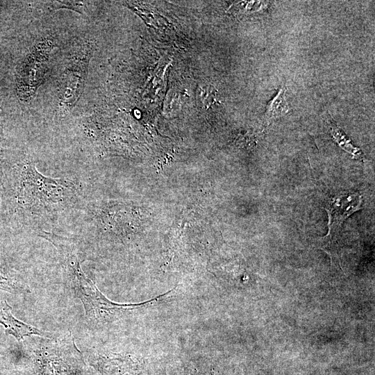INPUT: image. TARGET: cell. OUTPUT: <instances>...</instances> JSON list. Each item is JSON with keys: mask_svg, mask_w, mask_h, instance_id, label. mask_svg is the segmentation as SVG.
<instances>
[{"mask_svg": "<svg viewBox=\"0 0 375 375\" xmlns=\"http://www.w3.org/2000/svg\"><path fill=\"white\" fill-rule=\"evenodd\" d=\"M362 203V195L358 192H343L333 197L325 207L328 218L327 237L338 231L352 213L360 210Z\"/></svg>", "mask_w": 375, "mask_h": 375, "instance_id": "obj_5", "label": "cell"}, {"mask_svg": "<svg viewBox=\"0 0 375 375\" xmlns=\"http://www.w3.org/2000/svg\"><path fill=\"white\" fill-rule=\"evenodd\" d=\"M3 153L1 131L0 129V190L3 185Z\"/></svg>", "mask_w": 375, "mask_h": 375, "instance_id": "obj_12", "label": "cell"}, {"mask_svg": "<svg viewBox=\"0 0 375 375\" xmlns=\"http://www.w3.org/2000/svg\"><path fill=\"white\" fill-rule=\"evenodd\" d=\"M198 94L200 101L206 108L216 101V91L210 85H203L199 86Z\"/></svg>", "mask_w": 375, "mask_h": 375, "instance_id": "obj_9", "label": "cell"}, {"mask_svg": "<svg viewBox=\"0 0 375 375\" xmlns=\"http://www.w3.org/2000/svg\"><path fill=\"white\" fill-rule=\"evenodd\" d=\"M91 52V46H85L71 60L62 76L59 99L65 108L72 109L83 92Z\"/></svg>", "mask_w": 375, "mask_h": 375, "instance_id": "obj_4", "label": "cell"}, {"mask_svg": "<svg viewBox=\"0 0 375 375\" xmlns=\"http://www.w3.org/2000/svg\"><path fill=\"white\" fill-rule=\"evenodd\" d=\"M15 197L24 217L36 225L53 221L78 201L73 182L44 176L33 161L25 162L17 169Z\"/></svg>", "mask_w": 375, "mask_h": 375, "instance_id": "obj_1", "label": "cell"}, {"mask_svg": "<svg viewBox=\"0 0 375 375\" xmlns=\"http://www.w3.org/2000/svg\"><path fill=\"white\" fill-rule=\"evenodd\" d=\"M0 290L19 294L29 292V288L20 276L0 260Z\"/></svg>", "mask_w": 375, "mask_h": 375, "instance_id": "obj_7", "label": "cell"}, {"mask_svg": "<svg viewBox=\"0 0 375 375\" xmlns=\"http://www.w3.org/2000/svg\"><path fill=\"white\" fill-rule=\"evenodd\" d=\"M51 3V8L55 9L58 8H67L73 10L74 11L83 13V4L76 1H53Z\"/></svg>", "mask_w": 375, "mask_h": 375, "instance_id": "obj_11", "label": "cell"}, {"mask_svg": "<svg viewBox=\"0 0 375 375\" xmlns=\"http://www.w3.org/2000/svg\"><path fill=\"white\" fill-rule=\"evenodd\" d=\"M28 349V375H89L84 357L70 333L33 339Z\"/></svg>", "mask_w": 375, "mask_h": 375, "instance_id": "obj_3", "label": "cell"}, {"mask_svg": "<svg viewBox=\"0 0 375 375\" xmlns=\"http://www.w3.org/2000/svg\"><path fill=\"white\" fill-rule=\"evenodd\" d=\"M0 324L3 326L6 334L12 335L19 342L26 337H51L50 333L17 319L12 313V308L6 301L0 303Z\"/></svg>", "mask_w": 375, "mask_h": 375, "instance_id": "obj_6", "label": "cell"}, {"mask_svg": "<svg viewBox=\"0 0 375 375\" xmlns=\"http://www.w3.org/2000/svg\"><path fill=\"white\" fill-rule=\"evenodd\" d=\"M285 92L286 90L284 88H281L277 94L268 103L265 112L267 121L282 117L289 112L290 108L286 100Z\"/></svg>", "mask_w": 375, "mask_h": 375, "instance_id": "obj_8", "label": "cell"}, {"mask_svg": "<svg viewBox=\"0 0 375 375\" xmlns=\"http://www.w3.org/2000/svg\"><path fill=\"white\" fill-rule=\"evenodd\" d=\"M182 99L178 92L172 91L167 96L165 101L164 109L167 112H172L181 109Z\"/></svg>", "mask_w": 375, "mask_h": 375, "instance_id": "obj_10", "label": "cell"}, {"mask_svg": "<svg viewBox=\"0 0 375 375\" xmlns=\"http://www.w3.org/2000/svg\"><path fill=\"white\" fill-rule=\"evenodd\" d=\"M38 235L49 241L57 250L67 282L74 297L81 300L89 322L98 323L110 316L142 306V303L120 304L107 299L84 273L81 263L85 258L75 239L45 230L40 231Z\"/></svg>", "mask_w": 375, "mask_h": 375, "instance_id": "obj_2", "label": "cell"}]
</instances>
